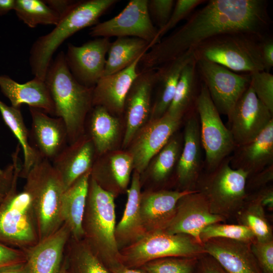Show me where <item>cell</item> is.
<instances>
[{"label": "cell", "instance_id": "cb8c5ba5", "mask_svg": "<svg viewBox=\"0 0 273 273\" xmlns=\"http://www.w3.org/2000/svg\"><path fill=\"white\" fill-rule=\"evenodd\" d=\"M96 158L93 142L86 133L68 144L51 162L63 184L65 190L90 170Z\"/></svg>", "mask_w": 273, "mask_h": 273}, {"label": "cell", "instance_id": "7402d4cb", "mask_svg": "<svg viewBox=\"0 0 273 273\" xmlns=\"http://www.w3.org/2000/svg\"><path fill=\"white\" fill-rule=\"evenodd\" d=\"M251 244L216 238L205 241L203 246L206 254L214 258L228 273H262Z\"/></svg>", "mask_w": 273, "mask_h": 273}, {"label": "cell", "instance_id": "f546056e", "mask_svg": "<svg viewBox=\"0 0 273 273\" xmlns=\"http://www.w3.org/2000/svg\"><path fill=\"white\" fill-rule=\"evenodd\" d=\"M87 133L94 144L96 157L115 151L120 136L118 117L100 106H94L85 122Z\"/></svg>", "mask_w": 273, "mask_h": 273}, {"label": "cell", "instance_id": "ffe728a7", "mask_svg": "<svg viewBox=\"0 0 273 273\" xmlns=\"http://www.w3.org/2000/svg\"><path fill=\"white\" fill-rule=\"evenodd\" d=\"M133 170L130 154L128 151L115 150L96 157L90 177L116 197L126 193Z\"/></svg>", "mask_w": 273, "mask_h": 273}, {"label": "cell", "instance_id": "db71d44e", "mask_svg": "<svg viewBox=\"0 0 273 273\" xmlns=\"http://www.w3.org/2000/svg\"><path fill=\"white\" fill-rule=\"evenodd\" d=\"M15 0H0V16L14 9Z\"/></svg>", "mask_w": 273, "mask_h": 273}, {"label": "cell", "instance_id": "8fae6325", "mask_svg": "<svg viewBox=\"0 0 273 273\" xmlns=\"http://www.w3.org/2000/svg\"><path fill=\"white\" fill-rule=\"evenodd\" d=\"M148 2L130 1L117 15L94 25L89 34L96 38L137 37L149 42L151 48L160 40L157 37L158 29L154 26L149 13Z\"/></svg>", "mask_w": 273, "mask_h": 273}, {"label": "cell", "instance_id": "1f68e13d", "mask_svg": "<svg viewBox=\"0 0 273 273\" xmlns=\"http://www.w3.org/2000/svg\"><path fill=\"white\" fill-rule=\"evenodd\" d=\"M199 78L196 60L194 58L181 73L173 98L166 113L173 117L183 118L195 107L199 91Z\"/></svg>", "mask_w": 273, "mask_h": 273}, {"label": "cell", "instance_id": "d590c367", "mask_svg": "<svg viewBox=\"0 0 273 273\" xmlns=\"http://www.w3.org/2000/svg\"><path fill=\"white\" fill-rule=\"evenodd\" d=\"M183 145V135L175 132L151 159L146 170L154 182L161 184L168 178L176 168Z\"/></svg>", "mask_w": 273, "mask_h": 273}, {"label": "cell", "instance_id": "9a60e30c", "mask_svg": "<svg viewBox=\"0 0 273 273\" xmlns=\"http://www.w3.org/2000/svg\"><path fill=\"white\" fill-rule=\"evenodd\" d=\"M111 43L109 38L97 37L79 46L68 44L66 62L80 84L94 87L103 76Z\"/></svg>", "mask_w": 273, "mask_h": 273}, {"label": "cell", "instance_id": "836d02e7", "mask_svg": "<svg viewBox=\"0 0 273 273\" xmlns=\"http://www.w3.org/2000/svg\"><path fill=\"white\" fill-rule=\"evenodd\" d=\"M63 262L65 273H111L83 238L75 239L70 236Z\"/></svg>", "mask_w": 273, "mask_h": 273}, {"label": "cell", "instance_id": "484cf974", "mask_svg": "<svg viewBox=\"0 0 273 273\" xmlns=\"http://www.w3.org/2000/svg\"><path fill=\"white\" fill-rule=\"evenodd\" d=\"M230 165L246 172L248 177L273 164V120L254 139L237 146Z\"/></svg>", "mask_w": 273, "mask_h": 273}, {"label": "cell", "instance_id": "277c9868", "mask_svg": "<svg viewBox=\"0 0 273 273\" xmlns=\"http://www.w3.org/2000/svg\"><path fill=\"white\" fill-rule=\"evenodd\" d=\"M118 2L76 1L51 31L39 37L32 44L29 63L34 76L44 80L53 55L60 46L78 31L97 24L99 18Z\"/></svg>", "mask_w": 273, "mask_h": 273}, {"label": "cell", "instance_id": "f35d334b", "mask_svg": "<svg viewBox=\"0 0 273 273\" xmlns=\"http://www.w3.org/2000/svg\"><path fill=\"white\" fill-rule=\"evenodd\" d=\"M224 238L252 243L255 238L247 227L240 224H223L220 222L209 224L200 233V239L203 244L212 238Z\"/></svg>", "mask_w": 273, "mask_h": 273}, {"label": "cell", "instance_id": "74e56055", "mask_svg": "<svg viewBox=\"0 0 273 273\" xmlns=\"http://www.w3.org/2000/svg\"><path fill=\"white\" fill-rule=\"evenodd\" d=\"M14 10L18 18L30 28L38 25H56L60 16L41 0H15Z\"/></svg>", "mask_w": 273, "mask_h": 273}, {"label": "cell", "instance_id": "9f6ffc18", "mask_svg": "<svg viewBox=\"0 0 273 273\" xmlns=\"http://www.w3.org/2000/svg\"><path fill=\"white\" fill-rule=\"evenodd\" d=\"M65 264L63 261L62 265L59 273H65Z\"/></svg>", "mask_w": 273, "mask_h": 273}, {"label": "cell", "instance_id": "52a82bcc", "mask_svg": "<svg viewBox=\"0 0 273 273\" xmlns=\"http://www.w3.org/2000/svg\"><path fill=\"white\" fill-rule=\"evenodd\" d=\"M248 177L245 171L231 166L229 156L214 170L200 175L196 190L204 196L212 214L227 219L236 215L246 202Z\"/></svg>", "mask_w": 273, "mask_h": 273}, {"label": "cell", "instance_id": "4fadbf2b", "mask_svg": "<svg viewBox=\"0 0 273 273\" xmlns=\"http://www.w3.org/2000/svg\"><path fill=\"white\" fill-rule=\"evenodd\" d=\"M272 115L249 85L227 116V128L236 146L256 137L273 120Z\"/></svg>", "mask_w": 273, "mask_h": 273}, {"label": "cell", "instance_id": "681fc988", "mask_svg": "<svg viewBox=\"0 0 273 273\" xmlns=\"http://www.w3.org/2000/svg\"><path fill=\"white\" fill-rule=\"evenodd\" d=\"M260 53L264 71L269 72L273 67V40L265 37L260 42Z\"/></svg>", "mask_w": 273, "mask_h": 273}, {"label": "cell", "instance_id": "7c38bea8", "mask_svg": "<svg viewBox=\"0 0 273 273\" xmlns=\"http://www.w3.org/2000/svg\"><path fill=\"white\" fill-rule=\"evenodd\" d=\"M200 79L218 112L228 115L249 86V74H240L217 64L196 60Z\"/></svg>", "mask_w": 273, "mask_h": 273}, {"label": "cell", "instance_id": "60d3db41", "mask_svg": "<svg viewBox=\"0 0 273 273\" xmlns=\"http://www.w3.org/2000/svg\"><path fill=\"white\" fill-rule=\"evenodd\" d=\"M250 83L258 99L273 113V75L265 71L249 74Z\"/></svg>", "mask_w": 273, "mask_h": 273}, {"label": "cell", "instance_id": "5bb4252c", "mask_svg": "<svg viewBox=\"0 0 273 273\" xmlns=\"http://www.w3.org/2000/svg\"><path fill=\"white\" fill-rule=\"evenodd\" d=\"M183 118L167 113L158 119L149 120L136 133L128 151L132 156L133 170L144 173L150 161L177 132Z\"/></svg>", "mask_w": 273, "mask_h": 273}, {"label": "cell", "instance_id": "11a10c76", "mask_svg": "<svg viewBox=\"0 0 273 273\" xmlns=\"http://www.w3.org/2000/svg\"><path fill=\"white\" fill-rule=\"evenodd\" d=\"M113 273H148L141 268H127L122 267Z\"/></svg>", "mask_w": 273, "mask_h": 273}, {"label": "cell", "instance_id": "4316f807", "mask_svg": "<svg viewBox=\"0 0 273 273\" xmlns=\"http://www.w3.org/2000/svg\"><path fill=\"white\" fill-rule=\"evenodd\" d=\"M0 89L14 107L20 108L26 104L55 116L54 103L44 80L34 77L19 83L6 75H0Z\"/></svg>", "mask_w": 273, "mask_h": 273}, {"label": "cell", "instance_id": "8992f818", "mask_svg": "<svg viewBox=\"0 0 273 273\" xmlns=\"http://www.w3.org/2000/svg\"><path fill=\"white\" fill-rule=\"evenodd\" d=\"M264 37L242 33L221 34L195 48L194 57L196 60L211 62L235 72L264 71L260 53V42Z\"/></svg>", "mask_w": 273, "mask_h": 273}, {"label": "cell", "instance_id": "d6a6232c", "mask_svg": "<svg viewBox=\"0 0 273 273\" xmlns=\"http://www.w3.org/2000/svg\"><path fill=\"white\" fill-rule=\"evenodd\" d=\"M151 49L147 41L137 37H120L111 43L103 76L120 71Z\"/></svg>", "mask_w": 273, "mask_h": 273}, {"label": "cell", "instance_id": "83f0119b", "mask_svg": "<svg viewBox=\"0 0 273 273\" xmlns=\"http://www.w3.org/2000/svg\"><path fill=\"white\" fill-rule=\"evenodd\" d=\"M126 193L127 201L123 214L115 230L119 250L138 241L147 233L143 224L140 209L141 174L135 170Z\"/></svg>", "mask_w": 273, "mask_h": 273}, {"label": "cell", "instance_id": "f1b7e54d", "mask_svg": "<svg viewBox=\"0 0 273 273\" xmlns=\"http://www.w3.org/2000/svg\"><path fill=\"white\" fill-rule=\"evenodd\" d=\"M194 58L193 51H188L156 68L155 85H157L158 90L152 105L149 120L158 119L166 113L173 98L181 73Z\"/></svg>", "mask_w": 273, "mask_h": 273}, {"label": "cell", "instance_id": "c3c4849f", "mask_svg": "<svg viewBox=\"0 0 273 273\" xmlns=\"http://www.w3.org/2000/svg\"><path fill=\"white\" fill-rule=\"evenodd\" d=\"M194 273H228L212 257L205 254L198 258Z\"/></svg>", "mask_w": 273, "mask_h": 273}, {"label": "cell", "instance_id": "ba28073f", "mask_svg": "<svg viewBox=\"0 0 273 273\" xmlns=\"http://www.w3.org/2000/svg\"><path fill=\"white\" fill-rule=\"evenodd\" d=\"M119 253L121 264L127 268H140L148 262L163 257H200L206 254L203 245L191 236L165 230L147 233Z\"/></svg>", "mask_w": 273, "mask_h": 273}, {"label": "cell", "instance_id": "d4e9b609", "mask_svg": "<svg viewBox=\"0 0 273 273\" xmlns=\"http://www.w3.org/2000/svg\"><path fill=\"white\" fill-rule=\"evenodd\" d=\"M70 236L68 228L63 223L52 235L24 250L28 273H59Z\"/></svg>", "mask_w": 273, "mask_h": 273}, {"label": "cell", "instance_id": "ac0fdd59", "mask_svg": "<svg viewBox=\"0 0 273 273\" xmlns=\"http://www.w3.org/2000/svg\"><path fill=\"white\" fill-rule=\"evenodd\" d=\"M186 115L183 145L175 168L176 181L180 190H196L197 181L204 165L200 125L195 107Z\"/></svg>", "mask_w": 273, "mask_h": 273}, {"label": "cell", "instance_id": "9c48e42d", "mask_svg": "<svg viewBox=\"0 0 273 273\" xmlns=\"http://www.w3.org/2000/svg\"><path fill=\"white\" fill-rule=\"evenodd\" d=\"M195 109L199 119L201 141L205 155L204 164L206 171H210L230 156L236 146L202 82L200 83Z\"/></svg>", "mask_w": 273, "mask_h": 273}, {"label": "cell", "instance_id": "8d00e7d4", "mask_svg": "<svg viewBox=\"0 0 273 273\" xmlns=\"http://www.w3.org/2000/svg\"><path fill=\"white\" fill-rule=\"evenodd\" d=\"M236 216L239 224L251 230L256 241L273 240L272 228L266 218L265 209L257 201L247 198L243 207Z\"/></svg>", "mask_w": 273, "mask_h": 273}, {"label": "cell", "instance_id": "ab89813d", "mask_svg": "<svg viewBox=\"0 0 273 273\" xmlns=\"http://www.w3.org/2000/svg\"><path fill=\"white\" fill-rule=\"evenodd\" d=\"M199 258L163 257L148 262L140 268L148 273H194Z\"/></svg>", "mask_w": 273, "mask_h": 273}, {"label": "cell", "instance_id": "f907efd6", "mask_svg": "<svg viewBox=\"0 0 273 273\" xmlns=\"http://www.w3.org/2000/svg\"><path fill=\"white\" fill-rule=\"evenodd\" d=\"M247 198L253 199L258 202L262 207L270 210L273 209V187L267 186L258 191L254 194Z\"/></svg>", "mask_w": 273, "mask_h": 273}, {"label": "cell", "instance_id": "603a6c76", "mask_svg": "<svg viewBox=\"0 0 273 273\" xmlns=\"http://www.w3.org/2000/svg\"><path fill=\"white\" fill-rule=\"evenodd\" d=\"M192 191L160 190L142 193L140 209L147 233L164 230L174 216L179 200Z\"/></svg>", "mask_w": 273, "mask_h": 273}, {"label": "cell", "instance_id": "b9f144b4", "mask_svg": "<svg viewBox=\"0 0 273 273\" xmlns=\"http://www.w3.org/2000/svg\"><path fill=\"white\" fill-rule=\"evenodd\" d=\"M204 0H177L175 5L171 16L165 25L158 30L157 37L160 41L161 38L173 28L178 22L189 15L198 6L205 3Z\"/></svg>", "mask_w": 273, "mask_h": 273}, {"label": "cell", "instance_id": "4dcf8cb0", "mask_svg": "<svg viewBox=\"0 0 273 273\" xmlns=\"http://www.w3.org/2000/svg\"><path fill=\"white\" fill-rule=\"evenodd\" d=\"M91 170L76 179L63 194L60 208L61 217L68 228L71 236L75 239L83 237L82 227L87 196Z\"/></svg>", "mask_w": 273, "mask_h": 273}, {"label": "cell", "instance_id": "7dc6e473", "mask_svg": "<svg viewBox=\"0 0 273 273\" xmlns=\"http://www.w3.org/2000/svg\"><path fill=\"white\" fill-rule=\"evenodd\" d=\"M14 184L13 167L8 165L4 169L0 168V207L9 196Z\"/></svg>", "mask_w": 273, "mask_h": 273}, {"label": "cell", "instance_id": "44dd1931", "mask_svg": "<svg viewBox=\"0 0 273 273\" xmlns=\"http://www.w3.org/2000/svg\"><path fill=\"white\" fill-rule=\"evenodd\" d=\"M143 55L125 69L99 80L93 88V107L102 106L117 117L123 114L125 98L139 74L138 66Z\"/></svg>", "mask_w": 273, "mask_h": 273}, {"label": "cell", "instance_id": "5b68a950", "mask_svg": "<svg viewBox=\"0 0 273 273\" xmlns=\"http://www.w3.org/2000/svg\"><path fill=\"white\" fill-rule=\"evenodd\" d=\"M25 179L23 190L31 200L39 241L56 232L63 224L60 208L65 188L51 162L46 159L38 160Z\"/></svg>", "mask_w": 273, "mask_h": 273}, {"label": "cell", "instance_id": "816d5d0a", "mask_svg": "<svg viewBox=\"0 0 273 273\" xmlns=\"http://www.w3.org/2000/svg\"><path fill=\"white\" fill-rule=\"evenodd\" d=\"M76 1L45 0L44 2L60 17L63 16L73 6Z\"/></svg>", "mask_w": 273, "mask_h": 273}, {"label": "cell", "instance_id": "2e32d148", "mask_svg": "<svg viewBox=\"0 0 273 273\" xmlns=\"http://www.w3.org/2000/svg\"><path fill=\"white\" fill-rule=\"evenodd\" d=\"M155 78L156 68L142 69L126 96L123 112L126 123L123 148L129 146L136 133L149 120Z\"/></svg>", "mask_w": 273, "mask_h": 273}, {"label": "cell", "instance_id": "d6986e66", "mask_svg": "<svg viewBox=\"0 0 273 273\" xmlns=\"http://www.w3.org/2000/svg\"><path fill=\"white\" fill-rule=\"evenodd\" d=\"M29 109L32 121L30 145L41 159L52 162L68 145L65 124L62 118L51 117L40 109Z\"/></svg>", "mask_w": 273, "mask_h": 273}, {"label": "cell", "instance_id": "7bdbcfd3", "mask_svg": "<svg viewBox=\"0 0 273 273\" xmlns=\"http://www.w3.org/2000/svg\"><path fill=\"white\" fill-rule=\"evenodd\" d=\"M175 1L173 0H150L148 9L152 21L158 27L163 28L168 21L172 12Z\"/></svg>", "mask_w": 273, "mask_h": 273}, {"label": "cell", "instance_id": "30bf717a", "mask_svg": "<svg viewBox=\"0 0 273 273\" xmlns=\"http://www.w3.org/2000/svg\"><path fill=\"white\" fill-rule=\"evenodd\" d=\"M39 242L37 223L30 197L16 187L0 207V243L25 250Z\"/></svg>", "mask_w": 273, "mask_h": 273}, {"label": "cell", "instance_id": "e575fe53", "mask_svg": "<svg viewBox=\"0 0 273 273\" xmlns=\"http://www.w3.org/2000/svg\"><path fill=\"white\" fill-rule=\"evenodd\" d=\"M0 113L22 149L23 162L20 177L25 178L32 166L41 158L30 145L29 131L24 123L20 108L8 106L0 100Z\"/></svg>", "mask_w": 273, "mask_h": 273}, {"label": "cell", "instance_id": "e0dca14e", "mask_svg": "<svg viewBox=\"0 0 273 273\" xmlns=\"http://www.w3.org/2000/svg\"><path fill=\"white\" fill-rule=\"evenodd\" d=\"M225 220L223 216L212 214L204 196L195 190L179 200L174 216L164 230L170 234L189 235L202 244L200 239L202 230L209 224Z\"/></svg>", "mask_w": 273, "mask_h": 273}, {"label": "cell", "instance_id": "f5cc1de1", "mask_svg": "<svg viewBox=\"0 0 273 273\" xmlns=\"http://www.w3.org/2000/svg\"><path fill=\"white\" fill-rule=\"evenodd\" d=\"M0 273H28L26 262L0 269Z\"/></svg>", "mask_w": 273, "mask_h": 273}, {"label": "cell", "instance_id": "ee69618b", "mask_svg": "<svg viewBox=\"0 0 273 273\" xmlns=\"http://www.w3.org/2000/svg\"><path fill=\"white\" fill-rule=\"evenodd\" d=\"M251 248L262 273H273V240H255Z\"/></svg>", "mask_w": 273, "mask_h": 273}, {"label": "cell", "instance_id": "3957f363", "mask_svg": "<svg viewBox=\"0 0 273 273\" xmlns=\"http://www.w3.org/2000/svg\"><path fill=\"white\" fill-rule=\"evenodd\" d=\"M115 198L90 176L82 223L83 239L111 273L123 267L115 237Z\"/></svg>", "mask_w": 273, "mask_h": 273}, {"label": "cell", "instance_id": "bcb514c9", "mask_svg": "<svg viewBox=\"0 0 273 273\" xmlns=\"http://www.w3.org/2000/svg\"><path fill=\"white\" fill-rule=\"evenodd\" d=\"M273 180V164L248 177L246 184L247 190L258 191L268 186Z\"/></svg>", "mask_w": 273, "mask_h": 273}, {"label": "cell", "instance_id": "6da1fadb", "mask_svg": "<svg viewBox=\"0 0 273 273\" xmlns=\"http://www.w3.org/2000/svg\"><path fill=\"white\" fill-rule=\"evenodd\" d=\"M270 23L266 1L210 0L177 30L153 46L140 63L143 69L156 68L223 34L264 37Z\"/></svg>", "mask_w": 273, "mask_h": 273}, {"label": "cell", "instance_id": "7a4b0ae2", "mask_svg": "<svg viewBox=\"0 0 273 273\" xmlns=\"http://www.w3.org/2000/svg\"><path fill=\"white\" fill-rule=\"evenodd\" d=\"M44 81L54 103L55 116L63 120L68 144H71L85 133L86 120L93 107L94 87L84 86L74 78L63 51L53 59Z\"/></svg>", "mask_w": 273, "mask_h": 273}, {"label": "cell", "instance_id": "f6af8a7d", "mask_svg": "<svg viewBox=\"0 0 273 273\" xmlns=\"http://www.w3.org/2000/svg\"><path fill=\"white\" fill-rule=\"evenodd\" d=\"M24 250L0 243V269L26 262Z\"/></svg>", "mask_w": 273, "mask_h": 273}]
</instances>
